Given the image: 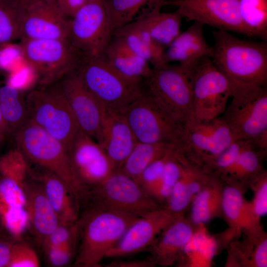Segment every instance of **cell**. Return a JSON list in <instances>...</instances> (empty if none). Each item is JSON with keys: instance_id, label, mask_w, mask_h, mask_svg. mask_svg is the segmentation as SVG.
I'll return each instance as SVG.
<instances>
[{"instance_id": "cell-12", "label": "cell", "mask_w": 267, "mask_h": 267, "mask_svg": "<svg viewBox=\"0 0 267 267\" xmlns=\"http://www.w3.org/2000/svg\"><path fill=\"white\" fill-rule=\"evenodd\" d=\"M112 36L104 0H88L70 18L68 40L83 54L102 55Z\"/></svg>"}, {"instance_id": "cell-18", "label": "cell", "mask_w": 267, "mask_h": 267, "mask_svg": "<svg viewBox=\"0 0 267 267\" xmlns=\"http://www.w3.org/2000/svg\"><path fill=\"white\" fill-rule=\"evenodd\" d=\"M69 19L55 0L25 8L21 30V39H68Z\"/></svg>"}, {"instance_id": "cell-52", "label": "cell", "mask_w": 267, "mask_h": 267, "mask_svg": "<svg viewBox=\"0 0 267 267\" xmlns=\"http://www.w3.org/2000/svg\"><path fill=\"white\" fill-rule=\"evenodd\" d=\"M0 0L7 1V2H19V0Z\"/></svg>"}, {"instance_id": "cell-9", "label": "cell", "mask_w": 267, "mask_h": 267, "mask_svg": "<svg viewBox=\"0 0 267 267\" xmlns=\"http://www.w3.org/2000/svg\"><path fill=\"white\" fill-rule=\"evenodd\" d=\"M25 100L28 120L67 147L80 128L60 85L33 90Z\"/></svg>"}, {"instance_id": "cell-33", "label": "cell", "mask_w": 267, "mask_h": 267, "mask_svg": "<svg viewBox=\"0 0 267 267\" xmlns=\"http://www.w3.org/2000/svg\"><path fill=\"white\" fill-rule=\"evenodd\" d=\"M173 147H175L167 143L138 142L120 170L137 180L142 171L149 164L163 157Z\"/></svg>"}, {"instance_id": "cell-41", "label": "cell", "mask_w": 267, "mask_h": 267, "mask_svg": "<svg viewBox=\"0 0 267 267\" xmlns=\"http://www.w3.org/2000/svg\"><path fill=\"white\" fill-rule=\"evenodd\" d=\"M161 158L149 164L141 173L137 181L142 188L154 199L160 184L165 163L170 151Z\"/></svg>"}, {"instance_id": "cell-48", "label": "cell", "mask_w": 267, "mask_h": 267, "mask_svg": "<svg viewBox=\"0 0 267 267\" xmlns=\"http://www.w3.org/2000/svg\"><path fill=\"white\" fill-rule=\"evenodd\" d=\"M156 265L152 258L114 261L105 266L108 267H150Z\"/></svg>"}, {"instance_id": "cell-20", "label": "cell", "mask_w": 267, "mask_h": 267, "mask_svg": "<svg viewBox=\"0 0 267 267\" xmlns=\"http://www.w3.org/2000/svg\"><path fill=\"white\" fill-rule=\"evenodd\" d=\"M138 142L124 115L106 108L98 143L120 169Z\"/></svg>"}, {"instance_id": "cell-53", "label": "cell", "mask_w": 267, "mask_h": 267, "mask_svg": "<svg viewBox=\"0 0 267 267\" xmlns=\"http://www.w3.org/2000/svg\"><path fill=\"white\" fill-rule=\"evenodd\" d=\"M4 235L2 231V230L0 228V238L4 237Z\"/></svg>"}, {"instance_id": "cell-38", "label": "cell", "mask_w": 267, "mask_h": 267, "mask_svg": "<svg viewBox=\"0 0 267 267\" xmlns=\"http://www.w3.org/2000/svg\"><path fill=\"white\" fill-rule=\"evenodd\" d=\"M25 206L23 185L11 178L1 177L0 179V217L9 210L24 209Z\"/></svg>"}, {"instance_id": "cell-25", "label": "cell", "mask_w": 267, "mask_h": 267, "mask_svg": "<svg viewBox=\"0 0 267 267\" xmlns=\"http://www.w3.org/2000/svg\"><path fill=\"white\" fill-rule=\"evenodd\" d=\"M209 175L186 159L182 172L174 185L164 207L175 214H182L206 183Z\"/></svg>"}, {"instance_id": "cell-3", "label": "cell", "mask_w": 267, "mask_h": 267, "mask_svg": "<svg viewBox=\"0 0 267 267\" xmlns=\"http://www.w3.org/2000/svg\"><path fill=\"white\" fill-rule=\"evenodd\" d=\"M138 217L95 207L79 222L81 243L75 267H98L108 251Z\"/></svg>"}, {"instance_id": "cell-40", "label": "cell", "mask_w": 267, "mask_h": 267, "mask_svg": "<svg viewBox=\"0 0 267 267\" xmlns=\"http://www.w3.org/2000/svg\"><path fill=\"white\" fill-rule=\"evenodd\" d=\"M245 142L243 140H234L202 169L206 173L220 178L224 177L237 160Z\"/></svg>"}, {"instance_id": "cell-35", "label": "cell", "mask_w": 267, "mask_h": 267, "mask_svg": "<svg viewBox=\"0 0 267 267\" xmlns=\"http://www.w3.org/2000/svg\"><path fill=\"white\" fill-rule=\"evenodd\" d=\"M239 12L250 37L267 42V0H240Z\"/></svg>"}, {"instance_id": "cell-15", "label": "cell", "mask_w": 267, "mask_h": 267, "mask_svg": "<svg viewBox=\"0 0 267 267\" xmlns=\"http://www.w3.org/2000/svg\"><path fill=\"white\" fill-rule=\"evenodd\" d=\"M75 173L86 191L117 170L102 147L81 129L67 146Z\"/></svg>"}, {"instance_id": "cell-21", "label": "cell", "mask_w": 267, "mask_h": 267, "mask_svg": "<svg viewBox=\"0 0 267 267\" xmlns=\"http://www.w3.org/2000/svg\"><path fill=\"white\" fill-rule=\"evenodd\" d=\"M23 190L28 222L34 235L42 244L60 222L39 179H26Z\"/></svg>"}, {"instance_id": "cell-10", "label": "cell", "mask_w": 267, "mask_h": 267, "mask_svg": "<svg viewBox=\"0 0 267 267\" xmlns=\"http://www.w3.org/2000/svg\"><path fill=\"white\" fill-rule=\"evenodd\" d=\"M190 80L192 120L203 122L221 117L236 87L215 66L209 57L200 59L191 74Z\"/></svg>"}, {"instance_id": "cell-46", "label": "cell", "mask_w": 267, "mask_h": 267, "mask_svg": "<svg viewBox=\"0 0 267 267\" xmlns=\"http://www.w3.org/2000/svg\"><path fill=\"white\" fill-rule=\"evenodd\" d=\"M0 218L6 229L16 236L22 232L28 222L27 212L23 208L9 210Z\"/></svg>"}, {"instance_id": "cell-1", "label": "cell", "mask_w": 267, "mask_h": 267, "mask_svg": "<svg viewBox=\"0 0 267 267\" xmlns=\"http://www.w3.org/2000/svg\"><path fill=\"white\" fill-rule=\"evenodd\" d=\"M210 57L236 88L267 87V42L240 39L229 32L215 30Z\"/></svg>"}, {"instance_id": "cell-28", "label": "cell", "mask_w": 267, "mask_h": 267, "mask_svg": "<svg viewBox=\"0 0 267 267\" xmlns=\"http://www.w3.org/2000/svg\"><path fill=\"white\" fill-rule=\"evenodd\" d=\"M44 170L39 180L60 222H76L78 221L77 207L73 199H76L61 178L52 173Z\"/></svg>"}, {"instance_id": "cell-43", "label": "cell", "mask_w": 267, "mask_h": 267, "mask_svg": "<svg viewBox=\"0 0 267 267\" xmlns=\"http://www.w3.org/2000/svg\"><path fill=\"white\" fill-rule=\"evenodd\" d=\"M40 265L38 255L30 245L24 241L14 242L8 267H38Z\"/></svg>"}, {"instance_id": "cell-44", "label": "cell", "mask_w": 267, "mask_h": 267, "mask_svg": "<svg viewBox=\"0 0 267 267\" xmlns=\"http://www.w3.org/2000/svg\"><path fill=\"white\" fill-rule=\"evenodd\" d=\"M254 189L251 202L255 214L261 218L267 213V174L264 170L249 182Z\"/></svg>"}, {"instance_id": "cell-14", "label": "cell", "mask_w": 267, "mask_h": 267, "mask_svg": "<svg viewBox=\"0 0 267 267\" xmlns=\"http://www.w3.org/2000/svg\"><path fill=\"white\" fill-rule=\"evenodd\" d=\"M239 0H165L164 5L177 7L176 11L187 21L250 37L240 17Z\"/></svg>"}, {"instance_id": "cell-6", "label": "cell", "mask_w": 267, "mask_h": 267, "mask_svg": "<svg viewBox=\"0 0 267 267\" xmlns=\"http://www.w3.org/2000/svg\"><path fill=\"white\" fill-rule=\"evenodd\" d=\"M143 86L145 91L175 122L184 126L192 120L190 76L178 64L152 68Z\"/></svg>"}, {"instance_id": "cell-32", "label": "cell", "mask_w": 267, "mask_h": 267, "mask_svg": "<svg viewBox=\"0 0 267 267\" xmlns=\"http://www.w3.org/2000/svg\"><path fill=\"white\" fill-rule=\"evenodd\" d=\"M266 154L267 152L260 149L252 142L245 141L232 168L220 178L224 181L236 184L249 183L264 170L262 161Z\"/></svg>"}, {"instance_id": "cell-45", "label": "cell", "mask_w": 267, "mask_h": 267, "mask_svg": "<svg viewBox=\"0 0 267 267\" xmlns=\"http://www.w3.org/2000/svg\"><path fill=\"white\" fill-rule=\"evenodd\" d=\"M78 238H76L60 247L44 251L48 265L59 267L68 265L75 254Z\"/></svg>"}, {"instance_id": "cell-5", "label": "cell", "mask_w": 267, "mask_h": 267, "mask_svg": "<svg viewBox=\"0 0 267 267\" xmlns=\"http://www.w3.org/2000/svg\"><path fill=\"white\" fill-rule=\"evenodd\" d=\"M221 117L234 140L252 142L267 151V87L245 86L236 89Z\"/></svg>"}, {"instance_id": "cell-22", "label": "cell", "mask_w": 267, "mask_h": 267, "mask_svg": "<svg viewBox=\"0 0 267 267\" xmlns=\"http://www.w3.org/2000/svg\"><path fill=\"white\" fill-rule=\"evenodd\" d=\"M226 182L227 185L223 186L222 215L230 229L236 235L262 232L261 218L255 214L251 202L245 199L237 184Z\"/></svg>"}, {"instance_id": "cell-19", "label": "cell", "mask_w": 267, "mask_h": 267, "mask_svg": "<svg viewBox=\"0 0 267 267\" xmlns=\"http://www.w3.org/2000/svg\"><path fill=\"white\" fill-rule=\"evenodd\" d=\"M204 25L194 21L185 31L180 32L165 49V63L178 62L191 76L201 58L211 57L213 47L207 43L204 38Z\"/></svg>"}, {"instance_id": "cell-29", "label": "cell", "mask_w": 267, "mask_h": 267, "mask_svg": "<svg viewBox=\"0 0 267 267\" xmlns=\"http://www.w3.org/2000/svg\"><path fill=\"white\" fill-rule=\"evenodd\" d=\"M161 8L152 9L135 21L147 31L157 44L166 49L180 33L183 18L177 11L162 12Z\"/></svg>"}, {"instance_id": "cell-42", "label": "cell", "mask_w": 267, "mask_h": 267, "mask_svg": "<svg viewBox=\"0 0 267 267\" xmlns=\"http://www.w3.org/2000/svg\"><path fill=\"white\" fill-rule=\"evenodd\" d=\"M79 234L78 221L72 223H60L42 243L44 251L62 246L78 237Z\"/></svg>"}, {"instance_id": "cell-37", "label": "cell", "mask_w": 267, "mask_h": 267, "mask_svg": "<svg viewBox=\"0 0 267 267\" xmlns=\"http://www.w3.org/2000/svg\"><path fill=\"white\" fill-rule=\"evenodd\" d=\"M185 159L176 148L169 153L164 164L161 181L155 195V200L166 202L172 188L180 177Z\"/></svg>"}, {"instance_id": "cell-23", "label": "cell", "mask_w": 267, "mask_h": 267, "mask_svg": "<svg viewBox=\"0 0 267 267\" xmlns=\"http://www.w3.org/2000/svg\"><path fill=\"white\" fill-rule=\"evenodd\" d=\"M182 215L178 217L157 237L152 245L156 265L170 266L177 263L195 228Z\"/></svg>"}, {"instance_id": "cell-27", "label": "cell", "mask_w": 267, "mask_h": 267, "mask_svg": "<svg viewBox=\"0 0 267 267\" xmlns=\"http://www.w3.org/2000/svg\"><path fill=\"white\" fill-rule=\"evenodd\" d=\"M223 186L220 178L209 174L204 185L191 203L190 222L192 224H204L222 215Z\"/></svg>"}, {"instance_id": "cell-16", "label": "cell", "mask_w": 267, "mask_h": 267, "mask_svg": "<svg viewBox=\"0 0 267 267\" xmlns=\"http://www.w3.org/2000/svg\"><path fill=\"white\" fill-rule=\"evenodd\" d=\"M165 208H158L137 217L128 227L106 258L129 255L151 245L160 234L178 217Z\"/></svg>"}, {"instance_id": "cell-8", "label": "cell", "mask_w": 267, "mask_h": 267, "mask_svg": "<svg viewBox=\"0 0 267 267\" xmlns=\"http://www.w3.org/2000/svg\"><path fill=\"white\" fill-rule=\"evenodd\" d=\"M121 113L138 142L167 143L181 152L184 126L173 120L145 90Z\"/></svg>"}, {"instance_id": "cell-4", "label": "cell", "mask_w": 267, "mask_h": 267, "mask_svg": "<svg viewBox=\"0 0 267 267\" xmlns=\"http://www.w3.org/2000/svg\"><path fill=\"white\" fill-rule=\"evenodd\" d=\"M76 71L87 89L109 110L121 113L144 92L143 83L122 76L103 55L82 54Z\"/></svg>"}, {"instance_id": "cell-49", "label": "cell", "mask_w": 267, "mask_h": 267, "mask_svg": "<svg viewBox=\"0 0 267 267\" xmlns=\"http://www.w3.org/2000/svg\"><path fill=\"white\" fill-rule=\"evenodd\" d=\"M14 241L5 237L0 238V267H8Z\"/></svg>"}, {"instance_id": "cell-47", "label": "cell", "mask_w": 267, "mask_h": 267, "mask_svg": "<svg viewBox=\"0 0 267 267\" xmlns=\"http://www.w3.org/2000/svg\"><path fill=\"white\" fill-rule=\"evenodd\" d=\"M88 0H55L56 4L63 14L71 18Z\"/></svg>"}, {"instance_id": "cell-31", "label": "cell", "mask_w": 267, "mask_h": 267, "mask_svg": "<svg viewBox=\"0 0 267 267\" xmlns=\"http://www.w3.org/2000/svg\"><path fill=\"white\" fill-rule=\"evenodd\" d=\"M165 0H104L111 30L133 22L145 13L164 5Z\"/></svg>"}, {"instance_id": "cell-51", "label": "cell", "mask_w": 267, "mask_h": 267, "mask_svg": "<svg viewBox=\"0 0 267 267\" xmlns=\"http://www.w3.org/2000/svg\"><path fill=\"white\" fill-rule=\"evenodd\" d=\"M53 0H19V2L25 8H26L37 3L47 2Z\"/></svg>"}, {"instance_id": "cell-30", "label": "cell", "mask_w": 267, "mask_h": 267, "mask_svg": "<svg viewBox=\"0 0 267 267\" xmlns=\"http://www.w3.org/2000/svg\"><path fill=\"white\" fill-rule=\"evenodd\" d=\"M218 242L204 224L197 225L178 261V265L189 267H210L218 250Z\"/></svg>"}, {"instance_id": "cell-24", "label": "cell", "mask_w": 267, "mask_h": 267, "mask_svg": "<svg viewBox=\"0 0 267 267\" xmlns=\"http://www.w3.org/2000/svg\"><path fill=\"white\" fill-rule=\"evenodd\" d=\"M108 63L125 78L143 83L152 67L144 59L131 50L119 37L113 35L103 54Z\"/></svg>"}, {"instance_id": "cell-36", "label": "cell", "mask_w": 267, "mask_h": 267, "mask_svg": "<svg viewBox=\"0 0 267 267\" xmlns=\"http://www.w3.org/2000/svg\"><path fill=\"white\" fill-rule=\"evenodd\" d=\"M25 11L19 2L0 0V49L20 39Z\"/></svg>"}, {"instance_id": "cell-13", "label": "cell", "mask_w": 267, "mask_h": 267, "mask_svg": "<svg viewBox=\"0 0 267 267\" xmlns=\"http://www.w3.org/2000/svg\"><path fill=\"white\" fill-rule=\"evenodd\" d=\"M234 140L221 117L203 122L192 120L184 125L180 153L188 162L203 169Z\"/></svg>"}, {"instance_id": "cell-26", "label": "cell", "mask_w": 267, "mask_h": 267, "mask_svg": "<svg viewBox=\"0 0 267 267\" xmlns=\"http://www.w3.org/2000/svg\"><path fill=\"white\" fill-rule=\"evenodd\" d=\"M113 35L120 38L134 53L146 60L152 68L165 64V49L157 44L136 21L117 29Z\"/></svg>"}, {"instance_id": "cell-2", "label": "cell", "mask_w": 267, "mask_h": 267, "mask_svg": "<svg viewBox=\"0 0 267 267\" xmlns=\"http://www.w3.org/2000/svg\"><path fill=\"white\" fill-rule=\"evenodd\" d=\"M15 139L27 159L61 178L77 200L86 197L67 147L60 141L29 120L16 132Z\"/></svg>"}, {"instance_id": "cell-39", "label": "cell", "mask_w": 267, "mask_h": 267, "mask_svg": "<svg viewBox=\"0 0 267 267\" xmlns=\"http://www.w3.org/2000/svg\"><path fill=\"white\" fill-rule=\"evenodd\" d=\"M29 172L27 158L18 148L0 157V174L23 185Z\"/></svg>"}, {"instance_id": "cell-34", "label": "cell", "mask_w": 267, "mask_h": 267, "mask_svg": "<svg viewBox=\"0 0 267 267\" xmlns=\"http://www.w3.org/2000/svg\"><path fill=\"white\" fill-rule=\"evenodd\" d=\"M0 110L9 133L15 134L28 121L21 91L8 84L0 87Z\"/></svg>"}, {"instance_id": "cell-11", "label": "cell", "mask_w": 267, "mask_h": 267, "mask_svg": "<svg viewBox=\"0 0 267 267\" xmlns=\"http://www.w3.org/2000/svg\"><path fill=\"white\" fill-rule=\"evenodd\" d=\"M90 196L95 207L112 209L136 217L160 208L157 201L138 182L115 170L100 183L90 189Z\"/></svg>"}, {"instance_id": "cell-50", "label": "cell", "mask_w": 267, "mask_h": 267, "mask_svg": "<svg viewBox=\"0 0 267 267\" xmlns=\"http://www.w3.org/2000/svg\"><path fill=\"white\" fill-rule=\"evenodd\" d=\"M8 134H9V131L0 110V145L4 141Z\"/></svg>"}, {"instance_id": "cell-7", "label": "cell", "mask_w": 267, "mask_h": 267, "mask_svg": "<svg viewBox=\"0 0 267 267\" xmlns=\"http://www.w3.org/2000/svg\"><path fill=\"white\" fill-rule=\"evenodd\" d=\"M18 45L22 56L44 87L75 71L82 55L68 39H21Z\"/></svg>"}, {"instance_id": "cell-17", "label": "cell", "mask_w": 267, "mask_h": 267, "mask_svg": "<svg viewBox=\"0 0 267 267\" xmlns=\"http://www.w3.org/2000/svg\"><path fill=\"white\" fill-rule=\"evenodd\" d=\"M60 85L80 129L98 142L106 108L84 86L76 70L63 77Z\"/></svg>"}]
</instances>
